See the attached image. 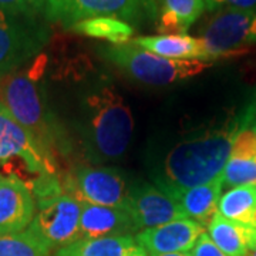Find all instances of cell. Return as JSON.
Instances as JSON below:
<instances>
[{"label":"cell","mask_w":256,"mask_h":256,"mask_svg":"<svg viewBox=\"0 0 256 256\" xmlns=\"http://www.w3.org/2000/svg\"><path fill=\"white\" fill-rule=\"evenodd\" d=\"M44 14L50 22L72 28L92 18H117L140 24L158 18L156 0H46Z\"/></svg>","instance_id":"6"},{"label":"cell","mask_w":256,"mask_h":256,"mask_svg":"<svg viewBox=\"0 0 256 256\" xmlns=\"http://www.w3.org/2000/svg\"><path fill=\"white\" fill-rule=\"evenodd\" d=\"M190 254L192 256H228L212 242V239L210 238V235L206 232L200 236Z\"/></svg>","instance_id":"26"},{"label":"cell","mask_w":256,"mask_h":256,"mask_svg":"<svg viewBox=\"0 0 256 256\" xmlns=\"http://www.w3.org/2000/svg\"><path fill=\"white\" fill-rule=\"evenodd\" d=\"M101 54L117 66L132 80L150 86H168L194 77L204 72L210 63L196 60H171L151 53L131 43L107 44Z\"/></svg>","instance_id":"5"},{"label":"cell","mask_w":256,"mask_h":256,"mask_svg":"<svg viewBox=\"0 0 256 256\" xmlns=\"http://www.w3.org/2000/svg\"><path fill=\"white\" fill-rule=\"evenodd\" d=\"M158 32L161 34H186V30L206 9L205 0H160Z\"/></svg>","instance_id":"20"},{"label":"cell","mask_w":256,"mask_h":256,"mask_svg":"<svg viewBox=\"0 0 256 256\" xmlns=\"http://www.w3.org/2000/svg\"><path fill=\"white\" fill-rule=\"evenodd\" d=\"M224 184L230 188L256 185V110L254 107H249L246 121L232 144L224 171Z\"/></svg>","instance_id":"14"},{"label":"cell","mask_w":256,"mask_h":256,"mask_svg":"<svg viewBox=\"0 0 256 256\" xmlns=\"http://www.w3.org/2000/svg\"><path fill=\"white\" fill-rule=\"evenodd\" d=\"M56 256H148V254L138 244L136 235H124L78 239L58 249Z\"/></svg>","instance_id":"19"},{"label":"cell","mask_w":256,"mask_h":256,"mask_svg":"<svg viewBox=\"0 0 256 256\" xmlns=\"http://www.w3.org/2000/svg\"><path fill=\"white\" fill-rule=\"evenodd\" d=\"M47 33L36 18L10 16L0 12V78L20 70L36 57Z\"/></svg>","instance_id":"9"},{"label":"cell","mask_w":256,"mask_h":256,"mask_svg":"<svg viewBox=\"0 0 256 256\" xmlns=\"http://www.w3.org/2000/svg\"><path fill=\"white\" fill-rule=\"evenodd\" d=\"M46 10V0H0V12L10 16L36 18Z\"/></svg>","instance_id":"24"},{"label":"cell","mask_w":256,"mask_h":256,"mask_svg":"<svg viewBox=\"0 0 256 256\" xmlns=\"http://www.w3.org/2000/svg\"><path fill=\"white\" fill-rule=\"evenodd\" d=\"M218 214L224 218L256 226V185H242L222 194Z\"/></svg>","instance_id":"21"},{"label":"cell","mask_w":256,"mask_h":256,"mask_svg":"<svg viewBox=\"0 0 256 256\" xmlns=\"http://www.w3.org/2000/svg\"><path fill=\"white\" fill-rule=\"evenodd\" d=\"M0 166H8V176L18 178L16 168L23 171L24 182L43 198L58 191L53 156L14 118L0 102Z\"/></svg>","instance_id":"2"},{"label":"cell","mask_w":256,"mask_h":256,"mask_svg":"<svg viewBox=\"0 0 256 256\" xmlns=\"http://www.w3.org/2000/svg\"><path fill=\"white\" fill-rule=\"evenodd\" d=\"M206 9L214 12L216 9H236L245 12H256V0H205Z\"/></svg>","instance_id":"25"},{"label":"cell","mask_w":256,"mask_h":256,"mask_svg":"<svg viewBox=\"0 0 256 256\" xmlns=\"http://www.w3.org/2000/svg\"><path fill=\"white\" fill-rule=\"evenodd\" d=\"M248 256H256V249L255 250H254V252H250V254H249V255Z\"/></svg>","instance_id":"28"},{"label":"cell","mask_w":256,"mask_h":256,"mask_svg":"<svg viewBox=\"0 0 256 256\" xmlns=\"http://www.w3.org/2000/svg\"><path fill=\"white\" fill-rule=\"evenodd\" d=\"M0 102L53 156L58 138L33 72L18 70L2 77Z\"/></svg>","instance_id":"4"},{"label":"cell","mask_w":256,"mask_h":256,"mask_svg":"<svg viewBox=\"0 0 256 256\" xmlns=\"http://www.w3.org/2000/svg\"><path fill=\"white\" fill-rule=\"evenodd\" d=\"M148 256H192L191 254H165V255H148Z\"/></svg>","instance_id":"27"},{"label":"cell","mask_w":256,"mask_h":256,"mask_svg":"<svg viewBox=\"0 0 256 256\" xmlns=\"http://www.w3.org/2000/svg\"><path fill=\"white\" fill-rule=\"evenodd\" d=\"M130 212L138 232L161 226L168 222L186 220L182 206L160 186L144 184L130 191Z\"/></svg>","instance_id":"11"},{"label":"cell","mask_w":256,"mask_h":256,"mask_svg":"<svg viewBox=\"0 0 256 256\" xmlns=\"http://www.w3.org/2000/svg\"><path fill=\"white\" fill-rule=\"evenodd\" d=\"M36 214V198L28 184L0 176V235L23 232Z\"/></svg>","instance_id":"13"},{"label":"cell","mask_w":256,"mask_h":256,"mask_svg":"<svg viewBox=\"0 0 256 256\" xmlns=\"http://www.w3.org/2000/svg\"><path fill=\"white\" fill-rule=\"evenodd\" d=\"M0 256H52V250L26 229L0 235Z\"/></svg>","instance_id":"23"},{"label":"cell","mask_w":256,"mask_h":256,"mask_svg":"<svg viewBox=\"0 0 256 256\" xmlns=\"http://www.w3.org/2000/svg\"><path fill=\"white\" fill-rule=\"evenodd\" d=\"M224 175L212 182L186 188V190H162L178 202L190 220L206 225L218 212V204L222 196Z\"/></svg>","instance_id":"16"},{"label":"cell","mask_w":256,"mask_h":256,"mask_svg":"<svg viewBox=\"0 0 256 256\" xmlns=\"http://www.w3.org/2000/svg\"><path fill=\"white\" fill-rule=\"evenodd\" d=\"M248 116L249 108L225 127L210 130L200 137L176 144L165 156L158 186L161 190H186L222 176L232 144Z\"/></svg>","instance_id":"1"},{"label":"cell","mask_w":256,"mask_h":256,"mask_svg":"<svg viewBox=\"0 0 256 256\" xmlns=\"http://www.w3.org/2000/svg\"><path fill=\"white\" fill-rule=\"evenodd\" d=\"M68 194L80 202L130 210V191L122 176L107 166H77L68 180Z\"/></svg>","instance_id":"10"},{"label":"cell","mask_w":256,"mask_h":256,"mask_svg":"<svg viewBox=\"0 0 256 256\" xmlns=\"http://www.w3.org/2000/svg\"><path fill=\"white\" fill-rule=\"evenodd\" d=\"M131 43L151 53L171 60H196L210 62V53L198 37L188 34H158L131 38Z\"/></svg>","instance_id":"17"},{"label":"cell","mask_w":256,"mask_h":256,"mask_svg":"<svg viewBox=\"0 0 256 256\" xmlns=\"http://www.w3.org/2000/svg\"><path fill=\"white\" fill-rule=\"evenodd\" d=\"M210 60L236 56L256 43V12L220 9L200 30Z\"/></svg>","instance_id":"8"},{"label":"cell","mask_w":256,"mask_h":256,"mask_svg":"<svg viewBox=\"0 0 256 256\" xmlns=\"http://www.w3.org/2000/svg\"><path fill=\"white\" fill-rule=\"evenodd\" d=\"M82 238H106L138 234L131 212L122 208L82 202Z\"/></svg>","instance_id":"15"},{"label":"cell","mask_w":256,"mask_h":256,"mask_svg":"<svg viewBox=\"0 0 256 256\" xmlns=\"http://www.w3.org/2000/svg\"><path fill=\"white\" fill-rule=\"evenodd\" d=\"M206 230L212 242L228 256H248L256 249V226L226 220L218 212Z\"/></svg>","instance_id":"18"},{"label":"cell","mask_w":256,"mask_h":256,"mask_svg":"<svg viewBox=\"0 0 256 256\" xmlns=\"http://www.w3.org/2000/svg\"><path fill=\"white\" fill-rule=\"evenodd\" d=\"M205 226L196 220H178L136 234V239L148 255L190 254Z\"/></svg>","instance_id":"12"},{"label":"cell","mask_w":256,"mask_h":256,"mask_svg":"<svg viewBox=\"0 0 256 256\" xmlns=\"http://www.w3.org/2000/svg\"><path fill=\"white\" fill-rule=\"evenodd\" d=\"M86 107L94 151L106 160L124 156L134 130L132 114L124 98L112 87H102L87 97Z\"/></svg>","instance_id":"3"},{"label":"cell","mask_w":256,"mask_h":256,"mask_svg":"<svg viewBox=\"0 0 256 256\" xmlns=\"http://www.w3.org/2000/svg\"><path fill=\"white\" fill-rule=\"evenodd\" d=\"M78 34L94 37V38H102L110 42V44H121L127 43L132 38L134 34V28L117 18H92L82 20L80 23L74 24L70 28Z\"/></svg>","instance_id":"22"},{"label":"cell","mask_w":256,"mask_h":256,"mask_svg":"<svg viewBox=\"0 0 256 256\" xmlns=\"http://www.w3.org/2000/svg\"><path fill=\"white\" fill-rule=\"evenodd\" d=\"M80 222L82 202L68 192L57 191L37 200L28 230L53 252L82 238Z\"/></svg>","instance_id":"7"}]
</instances>
